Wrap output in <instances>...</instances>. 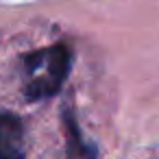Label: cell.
I'll return each mask as SVG.
<instances>
[{
	"instance_id": "cell-1",
	"label": "cell",
	"mask_w": 159,
	"mask_h": 159,
	"mask_svg": "<svg viewBox=\"0 0 159 159\" xmlns=\"http://www.w3.org/2000/svg\"><path fill=\"white\" fill-rule=\"evenodd\" d=\"M72 68V50L66 44H52L42 50H33L22 57L24 98L39 102L52 98L66 83Z\"/></svg>"
},
{
	"instance_id": "cell-2",
	"label": "cell",
	"mask_w": 159,
	"mask_h": 159,
	"mask_svg": "<svg viewBox=\"0 0 159 159\" xmlns=\"http://www.w3.org/2000/svg\"><path fill=\"white\" fill-rule=\"evenodd\" d=\"M26 133L16 113L0 111V159H24Z\"/></svg>"
},
{
	"instance_id": "cell-3",
	"label": "cell",
	"mask_w": 159,
	"mask_h": 159,
	"mask_svg": "<svg viewBox=\"0 0 159 159\" xmlns=\"http://www.w3.org/2000/svg\"><path fill=\"white\" fill-rule=\"evenodd\" d=\"M61 124H63V133H66V155H68V159H98L96 144L85 139L70 105H66L61 109Z\"/></svg>"
}]
</instances>
